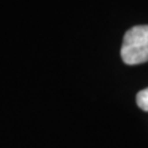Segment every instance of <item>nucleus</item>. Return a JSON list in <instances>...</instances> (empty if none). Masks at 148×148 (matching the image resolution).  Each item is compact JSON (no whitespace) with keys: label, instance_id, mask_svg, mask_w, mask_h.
Listing matches in <instances>:
<instances>
[{"label":"nucleus","instance_id":"obj_2","mask_svg":"<svg viewBox=\"0 0 148 148\" xmlns=\"http://www.w3.org/2000/svg\"><path fill=\"white\" fill-rule=\"evenodd\" d=\"M136 101L138 108L142 109L143 111H148V88L138 92L136 96Z\"/></svg>","mask_w":148,"mask_h":148},{"label":"nucleus","instance_id":"obj_1","mask_svg":"<svg viewBox=\"0 0 148 148\" xmlns=\"http://www.w3.org/2000/svg\"><path fill=\"white\" fill-rule=\"evenodd\" d=\"M121 58L128 66L148 61V25L135 26L125 34Z\"/></svg>","mask_w":148,"mask_h":148}]
</instances>
